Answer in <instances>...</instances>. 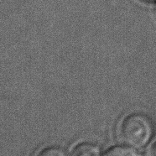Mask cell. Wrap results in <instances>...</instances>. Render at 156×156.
<instances>
[{
    "mask_svg": "<svg viewBox=\"0 0 156 156\" xmlns=\"http://www.w3.org/2000/svg\"><path fill=\"white\" fill-rule=\"evenodd\" d=\"M152 122L148 116L133 112L122 119L119 127V137L123 144L132 148H141L152 135Z\"/></svg>",
    "mask_w": 156,
    "mask_h": 156,
    "instance_id": "obj_1",
    "label": "cell"
},
{
    "mask_svg": "<svg viewBox=\"0 0 156 156\" xmlns=\"http://www.w3.org/2000/svg\"><path fill=\"white\" fill-rule=\"evenodd\" d=\"M98 146L90 142H82L75 146L71 156H99Z\"/></svg>",
    "mask_w": 156,
    "mask_h": 156,
    "instance_id": "obj_2",
    "label": "cell"
},
{
    "mask_svg": "<svg viewBox=\"0 0 156 156\" xmlns=\"http://www.w3.org/2000/svg\"><path fill=\"white\" fill-rule=\"evenodd\" d=\"M102 156H140L139 153L129 147L114 146L107 150Z\"/></svg>",
    "mask_w": 156,
    "mask_h": 156,
    "instance_id": "obj_3",
    "label": "cell"
},
{
    "mask_svg": "<svg viewBox=\"0 0 156 156\" xmlns=\"http://www.w3.org/2000/svg\"><path fill=\"white\" fill-rule=\"evenodd\" d=\"M35 156H66L64 150L56 146H49L41 149Z\"/></svg>",
    "mask_w": 156,
    "mask_h": 156,
    "instance_id": "obj_4",
    "label": "cell"
},
{
    "mask_svg": "<svg viewBox=\"0 0 156 156\" xmlns=\"http://www.w3.org/2000/svg\"><path fill=\"white\" fill-rule=\"evenodd\" d=\"M148 156H156V141L150 147Z\"/></svg>",
    "mask_w": 156,
    "mask_h": 156,
    "instance_id": "obj_5",
    "label": "cell"
},
{
    "mask_svg": "<svg viewBox=\"0 0 156 156\" xmlns=\"http://www.w3.org/2000/svg\"><path fill=\"white\" fill-rule=\"evenodd\" d=\"M145 1H154V0H145Z\"/></svg>",
    "mask_w": 156,
    "mask_h": 156,
    "instance_id": "obj_6",
    "label": "cell"
},
{
    "mask_svg": "<svg viewBox=\"0 0 156 156\" xmlns=\"http://www.w3.org/2000/svg\"><path fill=\"white\" fill-rule=\"evenodd\" d=\"M155 15H156V9H155Z\"/></svg>",
    "mask_w": 156,
    "mask_h": 156,
    "instance_id": "obj_7",
    "label": "cell"
}]
</instances>
